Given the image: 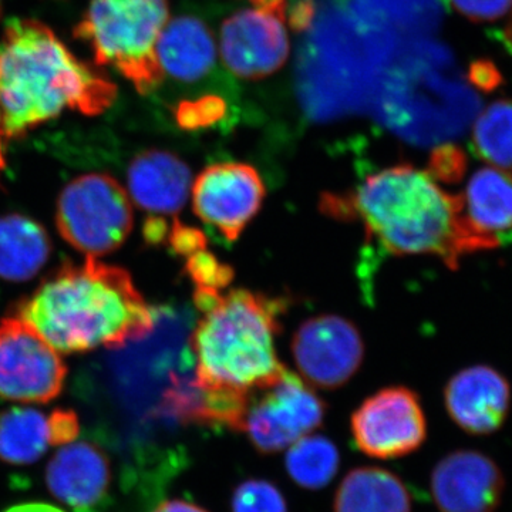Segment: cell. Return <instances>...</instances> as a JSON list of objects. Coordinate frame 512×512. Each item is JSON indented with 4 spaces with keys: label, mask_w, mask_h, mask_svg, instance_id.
Returning a JSON list of instances; mask_svg holds the SVG:
<instances>
[{
    "label": "cell",
    "mask_w": 512,
    "mask_h": 512,
    "mask_svg": "<svg viewBox=\"0 0 512 512\" xmlns=\"http://www.w3.org/2000/svg\"><path fill=\"white\" fill-rule=\"evenodd\" d=\"M286 471L305 490H320L338 474V447L323 436L302 437L286 453Z\"/></svg>",
    "instance_id": "22"
},
{
    "label": "cell",
    "mask_w": 512,
    "mask_h": 512,
    "mask_svg": "<svg viewBox=\"0 0 512 512\" xmlns=\"http://www.w3.org/2000/svg\"><path fill=\"white\" fill-rule=\"evenodd\" d=\"M292 355L303 379L319 389H336L355 375L365 356L359 329L335 315L303 322L292 340Z\"/></svg>",
    "instance_id": "11"
},
{
    "label": "cell",
    "mask_w": 512,
    "mask_h": 512,
    "mask_svg": "<svg viewBox=\"0 0 512 512\" xmlns=\"http://www.w3.org/2000/svg\"><path fill=\"white\" fill-rule=\"evenodd\" d=\"M265 184L252 165L220 163L205 168L192 185L194 212L235 241L261 210Z\"/></svg>",
    "instance_id": "12"
},
{
    "label": "cell",
    "mask_w": 512,
    "mask_h": 512,
    "mask_svg": "<svg viewBox=\"0 0 512 512\" xmlns=\"http://www.w3.org/2000/svg\"><path fill=\"white\" fill-rule=\"evenodd\" d=\"M49 447L47 417L29 407H12L0 413V461L9 466H30Z\"/></svg>",
    "instance_id": "21"
},
{
    "label": "cell",
    "mask_w": 512,
    "mask_h": 512,
    "mask_svg": "<svg viewBox=\"0 0 512 512\" xmlns=\"http://www.w3.org/2000/svg\"><path fill=\"white\" fill-rule=\"evenodd\" d=\"M474 151L493 167L512 171V99L494 101L473 127Z\"/></svg>",
    "instance_id": "23"
},
{
    "label": "cell",
    "mask_w": 512,
    "mask_h": 512,
    "mask_svg": "<svg viewBox=\"0 0 512 512\" xmlns=\"http://www.w3.org/2000/svg\"><path fill=\"white\" fill-rule=\"evenodd\" d=\"M56 225L76 251L90 258L113 254L133 231L130 197L113 175H80L60 192Z\"/></svg>",
    "instance_id": "6"
},
{
    "label": "cell",
    "mask_w": 512,
    "mask_h": 512,
    "mask_svg": "<svg viewBox=\"0 0 512 512\" xmlns=\"http://www.w3.org/2000/svg\"><path fill=\"white\" fill-rule=\"evenodd\" d=\"M456 12L471 22H494L512 9V0H450Z\"/></svg>",
    "instance_id": "28"
},
{
    "label": "cell",
    "mask_w": 512,
    "mask_h": 512,
    "mask_svg": "<svg viewBox=\"0 0 512 512\" xmlns=\"http://www.w3.org/2000/svg\"><path fill=\"white\" fill-rule=\"evenodd\" d=\"M320 207L330 217L360 222L367 239L390 254L437 256L450 269L468 255L500 247L498 235L468 221L461 195L410 164L369 175L348 194H325Z\"/></svg>",
    "instance_id": "1"
},
{
    "label": "cell",
    "mask_w": 512,
    "mask_h": 512,
    "mask_svg": "<svg viewBox=\"0 0 512 512\" xmlns=\"http://www.w3.org/2000/svg\"><path fill=\"white\" fill-rule=\"evenodd\" d=\"M6 167V158L2 147V130H0V170Z\"/></svg>",
    "instance_id": "35"
},
{
    "label": "cell",
    "mask_w": 512,
    "mask_h": 512,
    "mask_svg": "<svg viewBox=\"0 0 512 512\" xmlns=\"http://www.w3.org/2000/svg\"><path fill=\"white\" fill-rule=\"evenodd\" d=\"M505 39H507L508 43H510L512 46V19L510 25H508L507 29H505Z\"/></svg>",
    "instance_id": "36"
},
{
    "label": "cell",
    "mask_w": 512,
    "mask_h": 512,
    "mask_svg": "<svg viewBox=\"0 0 512 512\" xmlns=\"http://www.w3.org/2000/svg\"><path fill=\"white\" fill-rule=\"evenodd\" d=\"M168 231H170V225L167 224L164 218L150 215L144 222V239L150 245H158L165 241L168 237Z\"/></svg>",
    "instance_id": "32"
},
{
    "label": "cell",
    "mask_w": 512,
    "mask_h": 512,
    "mask_svg": "<svg viewBox=\"0 0 512 512\" xmlns=\"http://www.w3.org/2000/svg\"><path fill=\"white\" fill-rule=\"evenodd\" d=\"M251 2H252V5H254V3L259 2V0H251Z\"/></svg>",
    "instance_id": "37"
},
{
    "label": "cell",
    "mask_w": 512,
    "mask_h": 512,
    "mask_svg": "<svg viewBox=\"0 0 512 512\" xmlns=\"http://www.w3.org/2000/svg\"><path fill=\"white\" fill-rule=\"evenodd\" d=\"M461 197L468 221L481 232L497 235L512 229V171L493 165L480 168Z\"/></svg>",
    "instance_id": "20"
},
{
    "label": "cell",
    "mask_w": 512,
    "mask_h": 512,
    "mask_svg": "<svg viewBox=\"0 0 512 512\" xmlns=\"http://www.w3.org/2000/svg\"><path fill=\"white\" fill-rule=\"evenodd\" d=\"M335 512H412V495L402 478L379 467H359L343 478Z\"/></svg>",
    "instance_id": "19"
},
{
    "label": "cell",
    "mask_w": 512,
    "mask_h": 512,
    "mask_svg": "<svg viewBox=\"0 0 512 512\" xmlns=\"http://www.w3.org/2000/svg\"><path fill=\"white\" fill-rule=\"evenodd\" d=\"M111 464L96 444L74 441L49 461L46 484L57 501L76 512L99 507L111 487Z\"/></svg>",
    "instance_id": "15"
},
{
    "label": "cell",
    "mask_w": 512,
    "mask_h": 512,
    "mask_svg": "<svg viewBox=\"0 0 512 512\" xmlns=\"http://www.w3.org/2000/svg\"><path fill=\"white\" fill-rule=\"evenodd\" d=\"M167 22V0H92L76 36L92 47L97 64L113 66L147 94L164 77L156 46Z\"/></svg>",
    "instance_id": "5"
},
{
    "label": "cell",
    "mask_w": 512,
    "mask_h": 512,
    "mask_svg": "<svg viewBox=\"0 0 512 512\" xmlns=\"http://www.w3.org/2000/svg\"><path fill=\"white\" fill-rule=\"evenodd\" d=\"M468 82L473 84L478 92L491 93L500 89L504 83L503 74L497 64L488 59H477L468 67Z\"/></svg>",
    "instance_id": "31"
},
{
    "label": "cell",
    "mask_w": 512,
    "mask_h": 512,
    "mask_svg": "<svg viewBox=\"0 0 512 512\" xmlns=\"http://www.w3.org/2000/svg\"><path fill=\"white\" fill-rule=\"evenodd\" d=\"M52 255L45 227L26 215L0 217V278L8 282L35 278Z\"/></svg>",
    "instance_id": "18"
},
{
    "label": "cell",
    "mask_w": 512,
    "mask_h": 512,
    "mask_svg": "<svg viewBox=\"0 0 512 512\" xmlns=\"http://www.w3.org/2000/svg\"><path fill=\"white\" fill-rule=\"evenodd\" d=\"M128 192L140 210L168 217L183 210L191 187V170L180 157L146 150L128 165Z\"/></svg>",
    "instance_id": "16"
},
{
    "label": "cell",
    "mask_w": 512,
    "mask_h": 512,
    "mask_svg": "<svg viewBox=\"0 0 512 512\" xmlns=\"http://www.w3.org/2000/svg\"><path fill=\"white\" fill-rule=\"evenodd\" d=\"M80 433L79 416L73 410L56 409L47 416L49 446H67L76 441Z\"/></svg>",
    "instance_id": "29"
},
{
    "label": "cell",
    "mask_w": 512,
    "mask_h": 512,
    "mask_svg": "<svg viewBox=\"0 0 512 512\" xmlns=\"http://www.w3.org/2000/svg\"><path fill=\"white\" fill-rule=\"evenodd\" d=\"M504 490L503 471L480 451H454L431 474V495L441 512H495Z\"/></svg>",
    "instance_id": "13"
},
{
    "label": "cell",
    "mask_w": 512,
    "mask_h": 512,
    "mask_svg": "<svg viewBox=\"0 0 512 512\" xmlns=\"http://www.w3.org/2000/svg\"><path fill=\"white\" fill-rule=\"evenodd\" d=\"M156 55L161 72L192 83L210 73L217 47L210 29L194 16H178L165 23L158 37Z\"/></svg>",
    "instance_id": "17"
},
{
    "label": "cell",
    "mask_w": 512,
    "mask_h": 512,
    "mask_svg": "<svg viewBox=\"0 0 512 512\" xmlns=\"http://www.w3.org/2000/svg\"><path fill=\"white\" fill-rule=\"evenodd\" d=\"M429 173L439 183H458L467 171V156L464 150L453 143H444L431 151Z\"/></svg>",
    "instance_id": "27"
},
{
    "label": "cell",
    "mask_w": 512,
    "mask_h": 512,
    "mask_svg": "<svg viewBox=\"0 0 512 512\" xmlns=\"http://www.w3.org/2000/svg\"><path fill=\"white\" fill-rule=\"evenodd\" d=\"M13 311L66 355L99 346L123 348L146 338L156 322L126 269L90 256L83 264L66 262L50 272Z\"/></svg>",
    "instance_id": "2"
},
{
    "label": "cell",
    "mask_w": 512,
    "mask_h": 512,
    "mask_svg": "<svg viewBox=\"0 0 512 512\" xmlns=\"http://www.w3.org/2000/svg\"><path fill=\"white\" fill-rule=\"evenodd\" d=\"M350 426L357 448L380 460L407 456L427 437L419 396L402 386L387 387L366 399L353 413Z\"/></svg>",
    "instance_id": "10"
},
{
    "label": "cell",
    "mask_w": 512,
    "mask_h": 512,
    "mask_svg": "<svg viewBox=\"0 0 512 512\" xmlns=\"http://www.w3.org/2000/svg\"><path fill=\"white\" fill-rule=\"evenodd\" d=\"M117 89L80 62L43 23L13 20L0 37V130L8 138L55 119L64 109L97 116Z\"/></svg>",
    "instance_id": "3"
},
{
    "label": "cell",
    "mask_w": 512,
    "mask_h": 512,
    "mask_svg": "<svg viewBox=\"0 0 512 512\" xmlns=\"http://www.w3.org/2000/svg\"><path fill=\"white\" fill-rule=\"evenodd\" d=\"M67 367L55 348L16 316L0 323V399L46 404L63 392Z\"/></svg>",
    "instance_id": "8"
},
{
    "label": "cell",
    "mask_w": 512,
    "mask_h": 512,
    "mask_svg": "<svg viewBox=\"0 0 512 512\" xmlns=\"http://www.w3.org/2000/svg\"><path fill=\"white\" fill-rule=\"evenodd\" d=\"M185 272L197 286L195 291L221 292L234 276L232 269L218 261L207 248L188 256Z\"/></svg>",
    "instance_id": "25"
},
{
    "label": "cell",
    "mask_w": 512,
    "mask_h": 512,
    "mask_svg": "<svg viewBox=\"0 0 512 512\" xmlns=\"http://www.w3.org/2000/svg\"><path fill=\"white\" fill-rule=\"evenodd\" d=\"M254 6L235 13L221 28L222 60L244 80L271 76L289 56L286 0H266Z\"/></svg>",
    "instance_id": "9"
},
{
    "label": "cell",
    "mask_w": 512,
    "mask_h": 512,
    "mask_svg": "<svg viewBox=\"0 0 512 512\" xmlns=\"http://www.w3.org/2000/svg\"><path fill=\"white\" fill-rule=\"evenodd\" d=\"M511 384L491 366L460 370L444 389L447 413L471 436H490L504 426L511 409Z\"/></svg>",
    "instance_id": "14"
},
{
    "label": "cell",
    "mask_w": 512,
    "mask_h": 512,
    "mask_svg": "<svg viewBox=\"0 0 512 512\" xmlns=\"http://www.w3.org/2000/svg\"><path fill=\"white\" fill-rule=\"evenodd\" d=\"M325 417V403L301 377L286 372L266 389L252 394L242 430L261 454L289 448L313 433Z\"/></svg>",
    "instance_id": "7"
},
{
    "label": "cell",
    "mask_w": 512,
    "mask_h": 512,
    "mask_svg": "<svg viewBox=\"0 0 512 512\" xmlns=\"http://www.w3.org/2000/svg\"><path fill=\"white\" fill-rule=\"evenodd\" d=\"M168 244L177 255L190 256L207 248V238L200 229L175 220L168 231Z\"/></svg>",
    "instance_id": "30"
},
{
    "label": "cell",
    "mask_w": 512,
    "mask_h": 512,
    "mask_svg": "<svg viewBox=\"0 0 512 512\" xmlns=\"http://www.w3.org/2000/svg\"><path fill=\"white\" fill-rule=\"evenodd\" d=\"M153 512H208L200 505L185 500H168L158 505Z\"/></svg>",
    "instance_id": "33"
},
{
    "label": "cell",
    "mask_w": 512,
    "mask_h": 512,
    "mask_svg": "<svg viewBox=\"0 0 512 512\" xmlns=\"http://www.w3.org/2000/svg\"><path fill=\"white\" fill-rule=\"evenodd\" d=\"M5 512H64L60 510V508L55 507V505L45 504V503H26L13 505V507L8 508Z\"/></svg>",
    "instance_id": "34"
},
{
    "label": "cell",
    "mask_w": 512,
    "mask_h": 512,
    "mask_svg": "<svg viewBox=\"0 0 512 512\" xmlns=\"http://www.w3.org/2000/svg\"><path fill=\"white\" fill-rule=\"evenodd\" d=\"M202 318L192 333L195 382L205 392L249 399L281 379L275 338L282 302L245 289L194 292Z\"/></svg>",
    "instance_id": "4"
},
{
    "label": "cell",
    "mask_w": 512,
    "mask_h": 512,
    "mask_svg": "<svg viewBox=\"0 0 512 512\" xmlns=\"http://www.w3.org/2000/svg\"><path fill=\"white\" fill-rule=\"evenodd\" d=\"M232 512H288L284 495L266 480H247L232 495Z\"/></svg>",
    "instance_id": "24"
},
{
    "label": "cell",
    "mask_w": 512,
    "mask_h": 512,
    "mask_svg": "<svg viewBox=\"0 0 512 512\" xmlns=\"http://www.w3.org/2000/svg\"><path fill=\"white\" fill-rule=\"evenodd\" d=\"M227 113V104L221 97L202 96L197 100L181 101L175 109V119L185 130L212 126Z\"/></svg>",
    "instance_id": "26"
}]
</instances>
